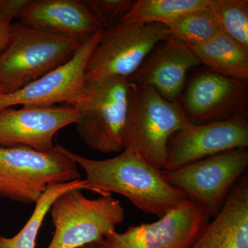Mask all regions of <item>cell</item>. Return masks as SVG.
I'll return each instance as SVG.
<instances>
[{
	"label": "cell",
	"mask_w": 248,
	"mask_h": 248,
	"mask_svg": "<svg viewBox=\"0 0 248 248\" xmlns=\"http://www.w3.org/2000/svg\"><path fill=\"white\" fill-rule=\"evenodd\" d=\"M60 148L84 170L89 190L101 196H124L139 210L158 218L186 200L166 181L162 170L135 152L123 151L110 159L94 160Z\"/></svg>",
	"instance_id": "obj_1"
},
{
	"label": "cell",
	"mask_w": 248,
	"mask_h": 248,
	"mask_svg": "<svg viewBox=\"0 0 248 248\" xmlns=\"http://www.w3.org/2000/svg\"><path fill=\"white\" fill-rule=\"evenodd\" d=\"M87 39L13 23L9 42L0 53V95L19 91L64 64Z\"/></svg>",
	"instance_id": "obj_2"
},
{
	"label": "cell",
	"mask_w": 248,
	"mask_h": 248,
	"mask_svg": "<svg viewBox=\"0 0 248 248\" xmlns=\"http://www.w3.org/2000/svg\"><path fill=\"white\" fill-rule=\"evenodd\" d=\"M189 123L179 100L170 102L153 88L131 81L123 151L135 152L163 170L170 140Z\"/></svg>",
	"instance_id": "obj_3"
},
{
	"label": "cell",
	"mask_w": 248,
	"mask_h": 248,
	"mask_svg": "<svg viewBox=\"0 0 248 248\" xmlns=\"http://www.w3.org/2000/svg\"><path fill=\"white\" fill-rule=\"evenodd\" d=\"M80 179L78 165L59 145L48 152L0 146V197L36 203L48 186Z\"/></svg>",
	"instance_id": "obj_4"
},
{
	"label": "cell",
	"mask_w": 248,
	"mask_h": 248,
	"mask_svg": "<svg viewBox=\"0 0 248 248\" xmlns=\"http://www.w3.org/2000/svg\"><path fill=\"white\" fill-rule=\"evenodd\" d=\"M81 189L55 199L48 213L55 227L47 248H82L101 243L125 220V210L112 195L90 200Z\"/></svg>",
	"instance_id": "obj_5"
},
{
	"label": "cell",
	"mask_w": 248,
	"mask_h": 248,
	"mask_svg": "<svg viewBox=\"0 0 248 248\" xmlns=\"http://www.w3.org/2000/svg\"><path fill=\"white\" fill-rule=\"evenodd\" d=\"M130 89L128 78L85 81L84 94L75 107V125L85 144L102 154L123 151Z\"/></svg>",
	"instance_id": "obj_6"
},
{
	"label": "cell",
	"mask_w": 248,
	"mask_h": 248,
	"mask_svg": "<svg viewBox=\"0 0 248 248\" xmlns=\"http://www.w3.org/2000/svg\"><path fill=\"white\" fill-rule=\"evenodd\" d=\"M171 36L161 24L120 22L104 30L84 71L86 82L128 78L149 54Z\"/></svg>",
	"instance_id": "obj_7"
},
{
	"label": "cell",
	"mask_w": 248,
	"mask_h": 248,
	"mask_svg": "<svg viewBox=\"0 0 248 248\" xmlns=\"http://www.w3.org/2000/svg\"><path fill=\"white\" fill-rule=\"evenodd\" d=\"M248 166L247 148L223 152L172 170H162L169 184L203 208L218 215L235 182Z\"/></svg>",
	"instance_id": "obj_8"
},
{
	"label": "cell",
	"mask_w": 248,
	"mask_h": 248,
	"mask_svg": "<svg viewBox=\"0 0 248 248\" xmlns=\"http://www.w3.org/2000/svg\"><path fill=\"white\" fill-rule=\"evenodd\" d=\"M211 217L197 204L184 200L157 221L130 226L108 236L104 248H191Z\"/></svg>",
	"instance_id": "obj_9"
},
{
	"label": "cell",
	"mask_w": 248,
	"mask_h": 248,
	"mask_svg": "<svg viewBox=\"0 0 248 248\" xmlns=\"http://www.w3.org/2000/svg\"><path fill=\"white\" fill-rule=\"evenodd\" d=\"M104 31L89 37L64 64L19 91L0 95V111L19 105L51 107L63 104L76 107L84 93L86 63Z\"/></svg>",
	"instance_id": "obj_10"
},
{
	"label": "cell",
	"mask_w": 248,
	"mask_h": 248,
	"mask_svg": "<svg viewBox=\"0 0 248 248\" xmlns=\"http://www.w3.org/2000/svg\"><path fill=\"white\" fill-rule=\"evenodd\" d=\"M190 123L203 124L246 116L248 81L210 71L197 73L179 99Z\"/></svg>",
	"instance_id": "obj_11"
},
{
	"label": "cell",
	"mask_w": 248,
	"mask_h": 248,
	"mask_svg": "<svg viewBox=\"0 0 248 248\" xmlns=\"http://www.w3.org/2000/svg\"><path fill=\"white\" fill-rule=\"evenodd\" d=\"M248 146L246 116L213 123H189L170 140L163 170H172L223 152Z\"/></svg>",
	"instance_id": "obj_12"
},
{
	"label": "cell",
	"mask_w": 248,
	"mask_h": 248,
	"mask_svg": "<svg viewBox=\"0 0 248 248\" xmlns=\"http://www.w3.org/2000/svg\"><path fill=\"white\" fill-rule=\"evenodd\" d=\"M78 110L66 104L51 107L7 108L0 111V146H24L35 151L53 150L55 135L75 124Z\"/></svg>",
	"instance_id": "obj_13"
},
{
	"label": "cell",
	"mask_w": 248,
	"mask_h": 248,
	"mask_svg": "<svg viewBox=\"0 0 248 248\" xmlns=\"http://www.w3.org/2000/svg\"><path fill=\"white\" fill-rule=\"evenodd\" d=\"M200 64L190 48L171 35L149 54L130 79L150 86L166 100L174 102L184 92L187 73Z\"/></svg>",
	"instance_id": "obj_14"
},
{
	"label": "cell",
	"mask_w": 248,
	"mask_h": 248,
	"mask_svg": "<svg viewBox=\"0 0 248 248\" xmlns=\"http://www.w3.org/2000/svg\"><path fill=\"white\" fill-rule=\"evenodd\" d=\"M19 22L51 33L84 39L104 29L81 0H31Z\"/></svg>",
	"instance_id": "obj_15"
},
{
	"label": "cell",
	"mask_w": 248,
	"mask_h": 248,
	"mask_svg": "<svg viewBox=\"0 0 248 248\" xmlns=\"http://www.w3.org/2000/svg\"><path fill=\"white\" fill-rule=\"evenodd\" d=\"M191 248H248V177L232 189Z\"/></svg>",
	"instance_id": "obj_16"
},
{
	"label": "cell",
	"mask_w": 248,
	"mask_h": 248,
	"mask_svg": "<svg viewBox=\"0 0 248 248\" xmlns=\"http://www.w3.org/2000/svg\"><path fill=\"white\" fill-rule=\"evenodd\" d=\"M208 71L248 81V50L224 32L203 43L187 46Z\"/></svg>",
	"instance_id": "obj_17"
},
{
	"label": "cell",
	"mask_w": 248,
	"mask_h": 248,
	"mask_svg": "<svg viewBox=\"0 0 248 248\" xmlns=\"http://www.w3.org/2000/svg\"><path fill=\"white\" fill-rule=\"evenodd\" d=\"M209 3L210 0H138L120 22L166 26L184 15L208 9Z\"/></svg>",
	"instance_id": "obj_18"
},
{
	"label": "cell",
	"mask_w": 248,
	"mask_h": 248,
	"mask_svg": "<svg viewBox=\"0 0 248 248\" xmlns=\"http://www.w3.org/2000/svg\"><path fill=\"white\" fill-rule=\"evenodd\" d=\"M73 189L89 190V187L86 181L81 179L48 186L45 194L36 202L35 210L22 229L13 237L0 235V248H35L37 234L52 203L63 192Z\"/></svg>",
	"instance_id": "obj_19"
},
{
	"label": "cell",
	"mask_w": 248,
	"mask_h": 248,
	"mask_svg": "<svg viewBox=\"0 0 248 248\" xmlns=\"http://www.w3.org/2000/svg\"><path fill=\"white\" fill-rule=\"evenodd\" d=\"M166 27L171 35L187 46L203 43L221 32L216 18L208 8L184 15Z\"/></svg>",
	"instance_id": "obj_20"
},
{
	"label": "cell",
	"mask_w": 248,
	"mask_h": 248,
	"mask_svg": "<svg viewBox=\"0 0 248 248\" xmlns=\"http://www.w3.org/2000/svg\"><path fill=\"white\" fill-rule=\"evenodd\" d=\"M208 9L222 32L248 50V0H210Z\"/></svg>",
	"instance_id": "obj_21"
},
{
	"label": "cell",
	"mask_w": 248,
	"mask_h": 248,
	"mask_svg": "<svg viewBox=\"0 0 248 248\" xmlns=\"http://www.w3.org/2000/svg\"><path fill=\"white\" fill-rule=\"evenodd\" d=\"M132 0H84L90 11L97 18L104 30L117 25L128 12Z\"/></svg>",
	"instance_id": "obj_22"
},
{
	"label": "cell",
	"mask_w": 248,
	"mask_h": 248,
	"mask_svg": "<svg viewBox=\"0 0 248 248\" xmlns=\"http://www.w3.org/2000/svg\"><path fill=\"white\" fill-rule=\"evenodd\" d=\"M31 0H0V14L10 20L20 19Z\"/></svg>",
	"instance_id": "obj_23"
},
{
	"label": "cell",
	"mask_w": 248,
	"mask_h": 248,
	"mask_svg": "<svg viewBox=\"0 0 248 248\" xmlns=\"http://www.w3.org/2000/svg\"><path fill=\"white\" fill-rule=\"evenodd\" d=\"M13 22L0 14V53L9 42Z\"/></svg>",
	"instance_id": "obj_24"
},
{
	"label": "cell",
	"mask_w": 248,
	"mask_h": 248,
	"mask_svg": "<svg viewBox=\"0 0 248 248\" xmlns=\"http://www.w3.org/2000/svg\"><path fill=\"white\" fill-rule=\"evenodd\" d=\"M82 248H103L102 244L101 243H96V244H91L85 246Z\"/></svg>",
	"instance_id": "obj_25"
}]
</instances>
